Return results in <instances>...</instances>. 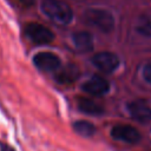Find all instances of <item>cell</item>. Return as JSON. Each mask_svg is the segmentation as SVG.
<instances>
[{
  "instance_id": "obj_1",
  "label": "cell",
  "mask_w": 151,
  "mask_h": 151,
  "mask_svg": "<svg viewBox=\"0 0 151 151\" xmlns=\"http://www.w3.org/2000/svg\"><path fill=\"white\" fill-rule=\"evenodd\" d=\"M41 11L44 14L57 25H67L72 21V8L61 0H42Z\"/></svg>"
},
{
  "instance_id": "obj_2",
  "label": "cell",
  "mask_w": 151,
  "mask_h": 151,
  "mask_svg": "<svg viewBox=\"0 0 151 151\" xmlns=\"http://www.w3.org/2000/svg\"><path fill=\"white\" fill-rule=\"evenodd\" d=\"M85 20L96 28L107 33L114 27V18L107 9L103 8H88L85 12Z\"/></svg>"
},
{
  "instance_id": "obj_3",
  "label": "cell",
  "mask_w": 151,
  "mask_h": 151,
  "mask_svg": "<svg viewBox=\"0 0 151 151\" xmlns=\"http://www.w3.org/2000/svg\"><path fill=\"white\" fill-rule=\"evenodd\" d=\"M25 35L37 45H46L54 40V33L46 26L38 22H29L24 28Z\"/></svg>"
},
{
  "instance_id": "obj_4",
  "label": "cell",
  "mask_w": 151,
  "mask_h": 151,
  "mask_svg": "<svg viewBox=\"0 0 151 151\" xmlns=\"http://www.w3.org/2000/svg\"><path fill=\"white\" fill-rule=\"evenodd\" d=\"M111 137L116 140H120L129 144H134L140 140V133L137 129L127 124L114 125L111 130Z\"/></svg>"
},
{
  "instance_id": "obj_5",
  "label": "cell",
  "mask_w": 151,
  "mask_h": 151,
  "mask_svg": "<svg viewBox=\"0 0 151 151\" xmlns=\"http://www.w3.org/2000/svg\"><path fill=\"white\" fill-rule=\"evenodd\" d=\"M92 64L101 72L112 73L119 66V58L112 52H99L93 55Z\"/></svg>"
},
{
  "instance_id": "obj_6",
  "label": "cell",
  "mask_w": 151,
  "mask_h": 151,
  "mask_svg": "<svg viewBox=\"0 0 151 151\" xmlns=\"http://www.w3.org/2000/svg\"><path fill=\"white\" fill-rule=\"evenodd\" d=\"M33 63L42 72H54L60 66V59L52 52H39L33 57Z\"/></svg>"
},
{
  "instance_id": "obj_7",
  "label": "cell",
  "mask_w": 151,
  "mask_h": 151,
  "mask_svg": "<svg viewBox=\"0 0 151 151\" xmlns=\"http://www.w3.org/2000/svg\"><path fill=\"white\" fill-rule=\"evenodd\" d=\"M81 88L88 93L90 96H94V97H100L104 96L105 93L109 92L110 90V84L109 81L100 77V76H92L90 79H87Z\"/></svg>"
},
{
  "instance_id": "obj_8",
  "label": "cell",
  "mask_w": 151,
  "mask_h": 151,
  "mask_svg": "<svg viewBox=\"0 0 151 151\" xmlns=\"http://www.w3.org/2000/svg\"><path fill=\"white\" fill-rule=\"evenodd\" d=\"M130 116L140 123L151 120V106L144 100H132L126 105Z\"/></svg>"
},
{
  "instance_id": "obj_9",
  "label": "cell",
  "mask_w": 151,
  "mask_h": 151,
  "mask_svg": "<svg viewBox=\"0 0 151 151\" xmlns=\"http://www.w3.org/2000/svg\"><path fill=\"white\" fill-rule=\"evenodd\" d=\"M79 76H80V71L74 64L59 66L54 71V79L61 85H70L74 83L79 78Z\"/></svg>"
},
{
  "instance_id": "obj_10",
  "label": "cell",
  "mask_w": 151,
  "mask_h": 151,
  "mask_svg": "<svg viewBox=\"0 0 151 151\" xmlns=\"http://www.w3.org/2000/svg\"><path fill=\"white\" fill-rule=\"evenodd\" d=\"M72 41L74 47L81 53L88 52L93 48V37L88 32L85 31L74 32L72 35Z\"/></svg>"
},
{
  "instance_id": "obj_11",
  "label": "cell",
  "mask_w": 151,
  "mask_h": 151,
  "mask_svg": "<svg viewBox=\"0 0 151 151\" xmlns=\"http://www.w3.org/2000/svg\"><path fill=\"white\" fill-rule=\"evenodd\" d=\"M77 106L79 111H81L85 114H90V116H98L104 112V107L98 101L91 98H86V97H78Z\"/></svg>"
},
{
  "instance_id": "obj_12",
  "label": "cell",
  "mask_w": 151,
  "mask_h": 151,
  "mask_svg": "<svg viewBox=\"0 0 151 151\" xmlns=\"http://www.w3.org/2000/svg\"><path fill=\"white\" fill-rule=\"evenodd\" d=\"M137 31L144 35L151 37V11L144 12L137 20Z\"/></svg>"
},
{
  "instance_id": "obj_13",
  "label": "cell",
  "mask_w": 151,
  "mask_h": 151,
  "mask_svg": "<svg viewBox=\"0 0 151 151\" xmlns=\"http://www.w3.org/2000/svg\"><path fill=\"white\" fill-rule=\"evenodd\" d=\"M73 129L74 131L83 136V137H91L96 132V127L92 123L87 122V120H78L73 124Z\"/></svg>"
},
{
  "instance_id": "obj_14",
  "label": "cell",
  "mask_w": 151,
  "mask_h": 151,
  "mask_svg": "<svg viewBox=\"0 0 151 151\" xmlns=\"http://www.w3.org/2000/svg\"><path fill=\"white\" fill-rule=\"evenodd\" d=\"M143 78L146 83L151 84V63L146 64L143 68Z\"/></svg>"
},
{
  "instance_id": "obj_15",
  "label": "cell",
  "mask_w": 151,
  "mask_h": 151,
  "mask_svg": "<svg viewBox=\"0 0 151 151\" xmlns=\"http://www.w3.org/2000/svg\"><path fill=\"white\" fill-rule=\"evenodd\" d=\"M34 1H35V0H19V2H20L21 5H24V6H26V7L32 6V5L34 4Z\"/></svg>"
},
{
  "instance_id": "obj_16",
  "label": "cell",
  "mask_w": 151,
  "mask_h": 151,
  "mask_svg": "<svg viewBox=\"0 0 151 151\" xmlns=\"http://www.w3.org/2000/svg\"><path fill=\"white\" fill-rule=\"evenodd\" d=\"M1 151H15V150L7 144H1Z\"/></svg>"
}]
</instances>
